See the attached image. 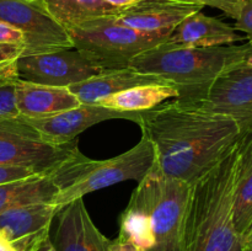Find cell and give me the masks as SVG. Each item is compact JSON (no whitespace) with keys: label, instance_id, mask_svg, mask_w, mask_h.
<instances>
[{"label":"cell","instance_id":"6da1fadb","mask_svg":"<svg viewBox=\"0 0 252 251\" xmlns=\"http://www.w3.org/2000/svg\"><path fill=\"white\" fill-rule=\"evenodd\" d=\"M135 123L153 144L155 166L161 174L191 185L220 161L241 135L235 121L192 97L139 112Z\"/></svg>","mask_w":252,"mask_h":251},{"label":"cell","instance_id":"7a4b0ae2","mask_svg":"<svg viewBox=\"0 0 252 251\" xmlns=\"http://www.w3.org/2000/svg\"><path fill=\"white\" fill-rule=\"evenodd\" d=\"M236 143L192 184L185 251H243V239L234 223Z\"/></svg>","mask_w":252,"mask_h":251},{"label":"cell","instance_id":"3957f363","mask_svg":"<svg viewBox=\"0 0 252 251\" xmlns=\"http://www.w3.org/2000/svg\"><path fill=\"white\" fill-rule=\"evenodd\" d=\"M251 51L250 43L189 47L165 41L133 58L129 68L177 86L182 97L196 98L217 79L239 65Z\"/></svg>","mask_w":252,"mask_h":251},{"label":"cell","instance_id":"277c9868","mask_svg":"<svg viewBox=\"0 0 252 251\" xmlns=\"http://www.w3.org/2000/svg\"><path fill=\"white\" fill-rule=\"evenodd\" d=\"M155 164L153 144L142 134L139 142L127 152L106 160L86 157L80 150L52 172L59 191L52 204L58 209L85 194L125 181H142Z\"/></svg>","mask_w":252,"mask_h":251},{"label":"cell","instance_id":"5b68a950","mask_svg":"<svg viewBox=\"0 0 252 251\" xmlns=\"http://www.w3.org/2000/svg\"><path fill=\"white\" fill-rule=\"evenodd\" d=\"M74 48L102 70L129 66L133 58L167 41L120 24L113 16L98 17L66 30Z\"/></svg>","mask_w":252,"mask_h":251},{"label":"cell","instance_id":"8992f818","mask_svg":"<svg viewBox=\"0 0 252 251\" xmlns=\"http://www.w3.org/2000/svg\"><path fill=\"white\" fill-rule=\"evenodd\" d=\"M155 238L153 251H185L186 220L192 185L152 167L138 182Z\"/></svg>","mask_w":252,"mask_h":251},{"label":"cell","instance_id":"52a82bcc","mask_svg":"<svg viewBox=\"0 0 252 251\" xmlns=\"http://www.w3.org/2000/svg\"><path fill=\"white\" fill-rule=\"evenodd\" d=\"M78 150L75 140L68 144L47 142L20 116L0 121V166L29 167L51 175Z\"/></svg>","mask_w":252,"mask_h":251},{"label":"cell","instance_id":"ba28073f","mask_svg":"<svg viewBox=\"0 0 252 251\" xmlns=\"http://www.w3.org/2000/svg\"><path fill=\"white\" fill-rule=\"evenodd\" d=\"M0 21L25 34L24 56L73 48L68 31L47 11L43 0H0Z\"/></svg>","mask_w":252,"mask_h":251},{"label":"cell","instance_id":"9c48e42d","mask_svg":"<svg viewBox=\"0 0 252 251\" xmlns=\"http://www.w3.org/2000/svg\"><path fill=\"white\" fill-rule=\"evenodd\" d=\"M16 69L21 80L59 88H68L103 71L74 47L21 57Z\"/></svg>","mask_w":252,"mask_h":251},{"label":"cell","instance_id":"30bf717a","mask_svg":"<svg viewBox=\"0 0 252 251\" xmlns=\"http://www.w3.org/2000/svg\"><path fill=\"white\" fill-rule=\"evenodd\" d=\"M194 100L207 110L235 121L241 134L252 130V69L226 71Z\"/></svg>","mask_w":252,"mask_h":251},{"label":"cell","instance_id":"8fae6325","mask_svg":"<svg viewBox=\"0 0 252 251\" xmlns=\"http://www.w3.org/2000/svg\"><path fill=\"white\" fill-rule=\"evenodd\" d=\"M139 112H120L100 105H81L70 110L38 118L22 117L44 140L53 144H68L88 128L108 120L137 122ZM21 117V116H20Z\"/></svg>","mask_w":252,"mask_h":251},{"label":"cell","instance_id":"7c38bea8","mask_svg":"<svg viewBox=\"0 0 252 251\" xmlns=\"http://www.w3.org/2000/svg\"><path fill=\"white\" fill-rule=\"evenodd\" d=\"M58 212L51 202L7 209L0 213V231L17 251H43L51 243L49 231Z\"/></svg>","mask_w":252,"mask_h":251},{"label":"cell","instance_id":"4fadbf2b","mask_svg":"<svg viewBox=\"0 0 252 251\" xmlns=\"http://www.w3.org/2000/svg\"><path fill=\"white\" fill-rule=\"evenodd\" d=\"M202 7L192 0H140L115 15V19L137 31L169 38L180 22Z\"/></svg>","mask_w":252,"mask_h":251},{"label":"cell","instance_id":"5bb4252c","mask_svg":"<svg viewBox=\"0 0 252 251\" xmlns=\"http://www.w3.org/2000/svg\"><path fill=\"white\" fill-rule=\"evenodd\" d=\"M51 243L57 251H111L106 238L91 219L83 198L74 199L59 209Z\"/></svg>","mask_w":252,"mask_h":251},{"label":"cell","instance_id":"9a60e30c","mask_svg":"<svg viewBox=\"0 0 252 251\" xmlns=\"http://www.w3.org/2000/svg\"><path fill=\"white\" fill-rule=\"evenodd\" d=\"M243 38L231 25L197 11L175 27L167 42L189 47H218L234 44Z\"/></svg>","mask_w":252,"mask_h":251},{"label":"cell","instance_id":"2e32d148","mask_svg":"<svg viewBox=\"0 0 252 251\" xmlns=\"http://www.w3.org/2000/svg\"><path fill=\"white\" fill-rule=\"evenodd\" d=\"M166 83L167 81L158 76L138 73L127 66V68L103 70L86 80L68 86V89L76 96L80 103L96 105L102 98L134 86Z\"/></svg>","mask_w":252,"mask_h":251},{"label":"cell","instance_id":"e0dca14e","mask_svg":"<svg viewBox=\"0 0 252 251\" xmlns=\"http://www.w3.org/2000/svg\"><path fill=\"white\" fill-rule=\"evenodd\" d=\"M79 105L80 101L68 88L42 85L21 79L16 81V106L21 117H46Z\"/></svg>","mask_w":252,"mask_h":251},{"label":"cell","instance_id":"ac0fdd59","mask_svg":"<svg viewBox=\"0 0 252 251\" xmlns=\"http://www.w3.org/2000/svg\"><path fill=\"white\" fill-rule=\"evenodd\" d=\"M236 147L238 161L234 193V223L243 238L252 223V130L240 135Z\"/></svg>","mask_w":252,"mask_h":251},{"label":"cell","instance_id":"d6986e66","mask_svg":"<svg viewBox=\"0 0 252 251\" xmlns=\"http://www.w3.org/2000/svg\"><path fill=\"white\" fill-rule=\"evenodd\" d=\"M180 97H182L181 90L172 84H148L108 96L96 105L120 112H143Z\"/></svg>","mask_w":252,"mask_h":251},{"label":"cell","instance_id":"ffe728a7","mask_svg":"<svg viewBox=\"0 0 252 251\" xmlns=\"http://www.w3.org/2000/svg\"><path fill=\"white\" fill-rule=\"evenodd\" d=\"M59 187L52 175H36L0 185V213L15 207L51 202Z\"/></svg>","mask_w":252,"mask_h":251},{"label":"cell","instance_id":"44dd1931","mask_svg":"<svg viewBox=\"0 0 252 251\" xmlns=\"http://www.w3.org/2000/svg\"><path fill=\"white\" fill-rule=\"evenodd\" d=\"M117 239L140 251L154 250L155 238L150 226L149 214L138 187L133 191L128 206L121 214L120 235Z\"/></svg>","mask_w":252,"mask_h":251},{"label":"cell","instance_id":"7402d4cb","mask_svg":"<svg viewBox=\"0 0 252 251\" xmlns=\"http://www.w3.org/2000/svg\"><path fill=\"white\" fill-rule=\"evenodd\" d=\"M43 2L47 11L65 30L121 12L103 0H43Z\"/></svg>","mask_w":252,"mask_h":251},{"label":"cell","instance_id":"603a6c76","mask_svg":"<svg viewBox=\"0 0 252 251\" xmlns=\"http://www.w3.org/2000/svg\"><path fill=\"white\" fill-rule=\"evenodd\" d=\"M26 48L25 34L7 22L0 21V70L16 66Z\"/></svg>","mask_w":252,"mask_h":251},{"label":"cell","instance_id":"cb8c5ba5","mask_svg":"<svg viewBox=\"0 0 252 251\" xmlns=\"http://www.w3.org/2000/svg\"><path fill=\"white\" fill-rule=\"evenodd\" d=\"M16 66L0 70V121L19 117L16 106Z\"/></svg>","mask_w":252,"mask_h":251},{"label":"cell","instance_id":"d4e9b609","mask_svg":"<svg viewBox=\"0 0 252 251\" xmlns=\"http://www.w3.org/2000/svg\"><path fill=\"white\" fill-rule=\"evenodd\" d=\"M203 6H212L223 11L226 16L231 19H238L240 10L246 0H192Z\"/></svg>","mask_w":252,"mask_h":251},{"label":"cell","instance_id":"484cf974","mask_svg":"<svg viewBox=\"0 0 252 251\" xmlns=\"http://www.w3.org/2000/svg\"><path fill=\"white\" fill-rule=\"evenodd\" d=\"M234 29L244 32L248 38V43L252 44V0H246L240 10L238 19L235 20Z\"/></svg>","mask_w":252,"mask_h":251},{"label":"cell","instance_id":"4316f807","mask_svg":"<svg viewBox=\"0 0 252 251\" xmlns=\"http://www.w3.org/2000/svg\"><path fill=\"white\" fill-rule=\"evenodd\" d=\"M42 175L36 172L34 170L29 167H19V166H0V185L5 182L17 181V180L27 179V177Z\"/></svg>","mask_w":252,"mask_h":251},{"label":"cell","instance_id":"83f0119b","mask_svg":"<svg viewBox=\"0 0 252 251\" xmlns=\"http://www.w3.org/2000/svg\"><path fill=\"white\" fill-rule=\"evenodd\" d=\"M103 1H105L106 4L110 5V6L122 11V10L128 9V7L135 5L138 1H140V0H103Z\"/></svg>","mask_w":252,"mask_h":251},{"label":"cell","instance_id":"f1b7e54d","mask_svg":"<svg viewBox=\"0 0 252 251\" xmlns=\"http://www.w3.org/2000/svg\"><path fill=\"white\" fill-rule=\"evenodd\" d=\"M110 249L111 251H140L138 249H135L133 245H130V244L123 243V241L118 240V239H116V240H113L111 243Z\"/></svg>","mask_w":252,"mask_h":251},{"label":"cell","instance_id":"f546056e","mask_svg":"<svg viewBox=\"0 0 252 251\" xmlns=\"http://www.w3.org/2000/svg\"><path fill=\"white\" fill-rule=\"evenodd\" d=\"M0 251H17L14 244L7 239L2 231H0Z\"/></svg>","mask_w":252,"mask_h":251},{"label":"cell","instance_id":"4dcf8cb0","mask_svg":"<svg viewBox=\"0 0 252 251\" xmlns=\"http://www.w3.org/2000/svg\"><path fill=\"white\" fill-rule=\"evenodd\" d=\"M241 239H243V250H252V223Z\"/></svg>","mask_w":252,"mask_h":251},{"label":"cell","instance_id":"1f68e13d","mask_svg":"<svg viewBox=\"0 0 252 251\" xmlns=\"http://www.w3.org/2000/svg\"><path fill=\"white\" fill-rule=\"evenodd\" d=\"M235 68H245V69H252V51L246 56V58L241 62L239 65H236Z\"/></svg>","mask_w":252,"mask_h":251},{"label":"cell","instance_id":"d6a6232c","mask_svg":"<svg viewBox=\"0 0 252 251\" xmlns=\"http://www.w3.org/2000/svg\"><path fill=\"white\" fill-rule=\"evenodd\" d=\"M43 251H57V250L53 248V245H52V243H49L48 245H47L46 248L43 249Z\"/></svg>","mask_w":252,"mask_h":251},{"label":"cell","instance_id":"836d02e7","mask_svg":"<svg viewBox=\"0 0 252 251\" xmlns=\"http://www.w3.org/2000/svg\"><path fill=\"white\" fill-rule=\"evenodd\" d=\"M243 251H252V250H243Z\"/></svg>","mask_w":252,"mask_h":251}]
</instances>
